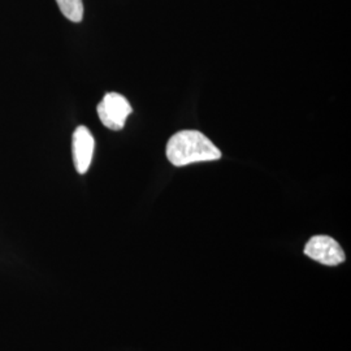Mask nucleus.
<instances>
[{"mask_svg":"<svg viewBox=\"0 0 351 351\" xmlns=\"http://www.w3.org/2000/svg\"><path fill=\"white\" fill-rule=\"evenodd\" d=\"M95 149V139L86 126H78L73 133L72 150L75 169L80 175L88 172Z\"/></svg>","mask_w":351,"mask_h":351,"instance_id":"obj_4","label":"nucleus"},{"mask_svg":"<svg viewBox=\"0 0 351 351\" xmlns=\"http://www.w3.org/2000/svg\"><path fill=\"white\" fill-rule=\"evenodd\" d=\"M132 111V106L125 97L117 93L106 94L97 107L101 124L111 130H121Z\"/></svg>","mask_w":351,"mask_h":351,"instance_id":"obj_2","label":"nucleus"},{"mask_svg":"<svg viewBox=\"0 0 351 351\" xmlns=\"http://www.w3.org/2000/svg\"><path fill=\"white\" fill-rule=\"evenodd\" d=\"M60 12L72 21V23H81L84 19V3L82 0H56Z\"/></svg>","mask_w":351,"mask_h":351,"instance_id":"obj_5","label":"nucleus"},{"mask_svg":"<svg viewBox=\"0 0 351 351\" xmlns=\"http://www.w3.org/2000/svg\"><path fill=\"white\" fill-rule=\"evenodd\" d=\"M304 254L313 261L329 267H336L346 259L339 242L329 236H314L307 242Z\"/></svg>","mask_w":351,"mask_h":351,"instance_id":"obj_3","label":"nucleus"},{"mask_svg":"<svg viewBox=\"0 0 351 351\" xmlns=\"http://www.w3.org/2000/svg\"><path fill=\"white\" fill-rule=\"evenodd\" d=\"M167 158L175 167L199 162H213L221 158V151L198 130H181L167 143Z\"/></svg>","mask_w":351,"mask_h":351,"instance_id":"obj_1","label":"nucleus"}]
</instances>
